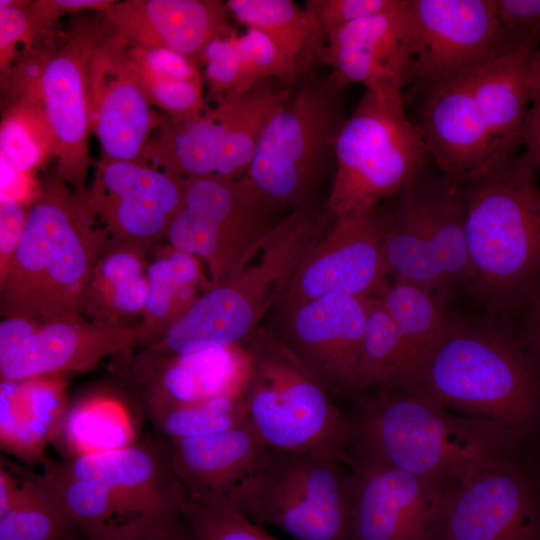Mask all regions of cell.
Returning <instances> with one entry per match:
<instances>
[{
  "label": "cell",
  "mask_w": 540,
  "mask_h": 540,
  "mask_svg": "<svg viewBox=\"0 0 540 540\" xmlns=\"http://www.w3.org/2000/svg\"><path fill=\"white\" fill-rule=\"evenodd\" d=\"M329 74L340 89L358 83L387 101L403 104L415 59L407 0L356 21L326 38Z\"/></svg>",
  "instance_id": "cell-21"
},
{
  "label": "cell",
  "mask_w": 540,
  "mask_h": 540,
  "mask_svg": "<svg viewBox=\"0 0 540 540\" xmlns=\"http://www.w3.org/2000/svg\"><path fill=\"white\" fill-rule=\"evenodd\" d=\"M88 119L101 158L141 161L161 124L128 56L126 40L113 32L99 40L88 69Z\"/></svg>",
  "instance_id": "cell-20"
},
{
  "label": "cell",
  "mask_w": 540,
  "mask_h": 540,
  "mask_svg": "<svg viewBox=\"0 0 540 540\" xmlns=\"http://www.w3.org/2000/svg\"><path fill=\"white\" fill-rule=\"evenodd\" d=\"M182 516L193 540H278L245 516L226 494L189 497Z\"/></svg>",
  "instance_id": "cell-39"
},
{
  "label": "cell",
  "mask_w": 540,
  "mask_h": 540,
  "mask_svg": "<svg viewBox=\"0 0 540 540\" xmlns=\"http://www.w3.org/2000/svg\"><path fill=\"white\" fill-rule=\"evenodd\" d=\"M369 300L370 296L329 295L278 314L275 333L332 396L352 392Z\"/></svg>",
  "instance_id": "cell-22"
},
{
  "label": "cell",
  "mask_w": 540,
  "mask_h": 540,
  "mask_svg": "<svg viewBox=\"0 0 540 540\" xmlns=\"http://www.w3.org/2000/svg\"><path fill=\"white\" fill-rule=\"evenodd\" d=\"M291 91L292 87L268 80L214 101L219 136L215 175L229 179L244 175L267 123Z\"/></svg>",
  "instance_id": "cell-28"
},
{
  "label": "cell",
  "mask_w": 540,
  "mask_h": 540,
  "mask_svg": "<svg viewBox=\"0 0 540 540\" xmlns=\"http://www.w3.org/2000/svg\"><path fill=\"white\" fill-rule=\"evenodd\" d=\"M27 203L1 194L0 200V274H2L24 231Z\"/></svg>",
  "instance_id": "cell-48"
},
{
  "label": "cell",
  "mask_w": 540,
  "mask_h": 540,
  "mask_svg": "<svg viewBox=\"0 0 540 540\" xmlns=\"http://www.w3.org/2000/svg\"><path fill=\"white\" fill-rule=\"evenodd\" d=\"M401 388L500 424L521 438L540 421V361L489 324L451 319Z\"/></svg>",
  "instance_id": "cell-3"
},
{
  "label": "cell",
  "mask_w": 540,
  "mask_h": 540,
  "mask_svg": "<svg viewBox=\"0 0 540 540\" xmlns=\"http://www.w3.org/2000/svg\"><path fill=\"white\" fill-rule=\"evenodd\" d=\"M226 5L233 19L269 36L306 74L327 65L325 36L305 6L291 0H228Z\"/></svg>",
  "instance_id": "cell-30"
},
{
  "label": "cell",
  "mask_w": 540,
  "mask_h": 540,
  "mask_svg": "<svg viewBox=\"0 0 540 540\" xmlns=\"http://www.w3.org/2000/svg\"><path fill=\"white\" fill-rule=\"evenodd\" d=\"M522 153L529 165L540 173V100L530 98L529 108L521 130Z\"/></svg>",
  "instance_id": "cell-49"
},
{
  "label": "cell",
  "mask_w": 540,
  "mask_h": 540,
  "mask_svg": "<svg viewBox=\"0 0 540 540\" xmlns=\"http://www.w3.org/2000/svg\"><path fill=\"white\" fill-rule=\"evenodd\" d=\"M20 1H0V62L1 70H7L14 49L20 42L26 43L43 25L33 17L28 4Z\"/></svg>",
  "instance_id": "cell-45"
},
{
  "label": "cell",
  "mask_w": 540,
  "mask_h": 540,
  "mask_svg": "<svg viewBox=\"0 0 540 540\" xmlns=\"http://www.w3.org/2000/svg\"><path fill=\"white\" fill-rule=\"evenodd\" d=\"M235 42L242 63L244 92L268 80L294 87L309 76L258 29L246 28L242 34L236 35Z\"/></svg>",
  "instance_id": "cell-40"
},
{
  "label": "cell",
  "mask_w": 540,
  "mask_h": 540,
  "mask_svg": "<svg viewBox=\"0 0 540 540\" xmlns=\"http://www.w3.org/2000/svg\"><path fill=\"white\" fill-rule=\"evenodd\" d=\"M201 261L195 256L167 246L147 265L148 295L136 327L137 347L160 338L199 297L203 277Z\"/></svg>",
  "instance_id": "cell-29"
},
{
  "label": "cell",
  "mask_w": 540,
  "mask_h": 540,
  "mask_svg": "<svg viewBox=\"0 0 540 540\" xmlns=\"http://www.w3.org/2000/svg\"><path fill=\"white\" fill-rule=\"evenodd\" d=\"M408 372L398 329L377 294L370 296L363 350L351 394L400 387Z\"/></svg>",
  "instance_id": "cell-35"
},
{
  "label": "cell",
  "mask_w": 540,
  "mask_h": 540,
  "mask_svg": "<svg viewBox=\"0 0 540 540\" xmlns=\"http://www.w3.org/2000/svg\"><path fill=\"white\" fill-rule=\"evenodd\" d=\"M384 211L375 208L390 276L448 296L408 185Z\"/></svg>",
  "instance_id": "cell-31"
},
{
  "label": "cell",
  "mask_w": 540,
  "mask_h": 540,
  "mask_svg": "<svg viewBox=\"0 0 540 540\" xmlns=\"http://www.w3.org/2000/svg\"><path fill=\"white\" fill-rule=\"evenodd\" d=\"M334 220L324 204L316 201L291 210L252 260L203 291L160 338L139 349L150 355L170 356L245 345Z\"/></svg>",
  "instance_id": "cell-5"
},
{
  "label": "cell",
  "mask_w": 540,
  "mask_h": 540,
  "mask_svg": "<svg viewBox=\"0 0 540 540\" xmlns=\"http://www.w3.org/2000/svg\"><path fill=\"white\" fill-rule=\"evenodd\" d=\"M145 255L111 240L94 267L81 314L99 325L136 329L148 295Z\"/></svg>",
  "instance_id": "cell-27"
},
{
  "label": "cell",
  "mask_w": 540,
  "mask_h": 540,
  "mask_svg": "<svg viewBox=\"0 0 540 540\" xmlns=\"http://www.w3.org/2000/svg\"><path fill=\"white\" fill-rule=\"evenodd\" d=\"M126 47L129 58L141 73L158 78L203 81L199 67L173 50L144 47L127 40Z\"/></svg>",
  "instance_id": "cell-43"
},
{
  "label": "cell",
  "mask_w": 540,
  "mask_h": 540,
  "mask_svg": "<svg viewBox=\"0 0 540 540\" xmlns=\"http://www.w3.org/2000/svg\"><path fill=\"white\" fill-rule=\"evenodd\" d=\"M66 375L1 380V445L25 459L42 457L67 411Z\"/></svg>",
  "instance_id": "cell-26"
},
{
  "label": "cell",
  "mask_w": 540,
  "mask_h": 540,
  "mask_svg": "<svg viewBox=\"0 0 540 540\" xmlns=\"http://www.w3.org/2000/svg\"><path fill=\"white\" fill-rule=\"evenodd\" d=\"M495 13L511 42L540 35V0H495Z\"/></svg>",
  "instance_id": "cell-46"
},
{
  "label": "cell",
  "mask_w": 540,
  "mask_h": 540,
  "mask_svg": "<svg viewBox=\"0 0 540 540\" xmlns=\"http://www.w3.org/2000/svg\"><path fill=\"white\" fill-rule=\"evenodd\" d=\"M341 92L330 74L308 76L267 123L244 176L279 206L293 210L314 201L346 118Z\"/></svg>",
  "instance_id": "cell-9"
},
{
  "label": "cell",
  "mask_w": 540,
  "mask_h": 540,
  "mask_svg": "<svg viewBox=\"0 0 540 540\" xmlns=\"http://www.w3.org/2000/svg\"><path fill=\"white\" fill-rule=\"evenodd\" d=\"M137 347L135 328L110 327L81 314L30 320L3 317L0 323L1 380L67 375L94 367Z\"/></svg>",
  "instance_id": "cell-13"
},
{
  "label": "cell",
  "mask_w": 540,
  "mask_h": 540,
  "mask_svg": "<svg viewBox=\"0 0 540 540\" xmlns=\"http://www.w3.org/2000/svg\"><path fill=\"white\" fill-rule=\"evenodd\" d=\"M134 431L124 399L98 393L67 408L53 439L72 458L132 444L137 441Z\"/></svg>",
  "instance_id": "cell-32"
},
{
  "label": "cell",
  "mask_w": 540,
  "mask_h": 540,
  "mask_svg": "<svg viewBox=\"0 0 540 540\" xmlns=\"http://www.w3.org/2000/svg\"><path fill=\"white\" fill-rule=\"evenodd\" d=\"M284 209L244 175L186 178L182 207L166 241L205 264L210 286L244 267L283 219Z\"/></svg>",
  "instance_id": "cell-10"
},
{
  "label": "cell",
  "mask_w": 540,
  "mask_h": 540,
  "mask_svg": "<svg viewBox=\"0 0 540 540\" xmlns=\"http://www.w3.org/2000/svg\"><path fill=\"white\" fill-rule=\"evenodd\" d=\"M350 540H433L452 482L351 458Z\"/></svg>",
  "instance_id": "cell-16"
},
{
  "label": "cell",
  "mask_w": 540,
  "mask_h": 540,
  "mask_svg": "<svg viewBox=\"0 0 540 540\" xmlns=\"http://www.w3.org/2000/svg\"><path fill=\"white\" fill-rule=\"evenodd\" d=\"M388 276L375 209L338 218L298 265L274 309L283 313L329 295L369 297Z\"/></svg>",
  "instance_id": "cell-14"
},
{
  "label": "cell",
  "mask_w": 540,
  "mask_h": 540,
  "mask_svg": "<svg viewBox=\"0 0 540 540\" xmlns=\"http://www.w3.org/2000/svg\"><path fill=\"white\" fill-rule=\"evenodd\" d=\"M145 416L166 440L202 437L248 421L242 393L180 404Z\"/></svg>",
  "instance_id": "cell-38"
},
{
  "label": "cell",
  "mask_w": 540,
  "mask_h": 540,
  "mask_svg": "<svg viewBox=\"0 0 540 540\" xmlns=\"http://www.w3.org/2000/svg\"><path fill=\"white\" fill-rule=\"evenodd\" d=\"M136 72L150 103L165 111L168 117H185L207 106L203 81L158 78L137 69Z\"/></svg>",
  "instance_id": "cell-42"
},
{
  "label": "cell",
  "mask_w": 540,
  "mask_h": 540,
  "mask_svg": "<svg viewBox=\"0 0 540 540\" xmlns=\"http://www.w3.org/2000/svg\"><path fill=\"white\" fill-rule=\"evenodd\" d=\"M103 33L96 28L76 31L64 44L44 56L36 81L23 96L37 99L55 140V173L70 187L85 192L90 165L88 135V69Z\"/></svg>",
  "instance_id": "cell-18"
},
{
  "label": "cell",
  "mask_w": 540,
  "mask_h": 540,
  "mask_svg": "<svg viewBox=\"0 0 540 540\" xmlns=\"http://www.w3.org/2000/svg\"><path fill=\"white\" fill-rule=\"evenodd\" d=\"M245 345L250 367L243 400L248 420L266 447L350 462V417L320 380L275 332L259 328Z\"/></svg>",
  "instance_id": "cell-6"
},
{
  "label": "cell",
  "mask_w": 540,
  "mask_h": 540,
  "mask_svg": "<svg viewBox=\"0 0 540 540\" xmlns=\"http://www.w3.org/2000/svg\"><path fill=\"white\" fill-rule=\"evenodd\" d=\"M471 280L487 310L527 309L540 293V184L523 154L460 184Z\"/></svg>",
  "instance_id": "cell-4"
},
{
  "label": "cell",
  "mask_w": 540,
  "mask_h": 540,
  "mask_svg": "<svg viewBox=\"0 0 540 540\" xmlns=\"http://www.w3.org/2000/svg\"><path fill=\"white\" fill-rule=\"evenodd\" d=\"M527 309L529 310L527 321L528 343L540 361V293Z\"/></svg>",
  "instance_id": "cell-50"
},
{
  "label": "cell",
  "mask_w": 540,
  "mask_h": 540,
  "mask_svg": "<svg viewBox=\"0 0 540 540\" xmlns=\"http://www.w3.org/2000/svg\"><path fill=\"white\" fill-rule=\"evenodd\" d=\"M76 533L35 474L21 476L16 499L0 515V540H76Z\"/></svg>",
  "instance_id": "cell-36"
},
{
  "label": "cell",
  "mask_w": 540,
  "mask_h": 540,
  "mask_svg": "<svg viewBox=\"0 0 540 540\" xmlns=\"http://www.w3.org/2000/svg\"><path fill=\"white\" fill-rule=\"evenodd\" d=\"M429 166L410 184L415 205L447 288L466 290L471 268L462 188L440 171H430Z\"/></svg>",
  "instance_id": "cell-25"
},
{
  "label": "cell",
  "mask_w": 540,
  "mask_h": 540,
  "mask_svg": "<svg viewBox=\"0 0 540 540\" xmlns=\"http://www.w3.org/2000/svg\"><path fill=\"white\" fill-rule=\"evenodd\" d=\"M407 9L415 48L408 95L474 71L514 43L495 0H407Z\"/></svg>",
  "instance_id": "cell-11"
},
{
  "label": "cell",
  "mask_w": 540,
  "mask_h": 540,
  "mask_svg": "<svg viewBox=\"0 0 540 540\" xmlns=\"http://www.w3.org/2000/svg\"><path fill=\"white\" fill-rule=\"evenodd\" d=\"M53 463L70 475L103 485L117 506L118 524L182 517L188 495L173 469L165 439H144Z\"/></svg>",
  "instance_id": "cell-19"
},
{
  "label": "cell",
  "mask_w": 540,
  "mask_h": 540,
  "mask_svg": "<svg viewBox=\"0 0 540 540\" xmlns=\"http://www.w3.org/2000/svg\"><path fill=\"white\" fill-rule=\"evenodd\" d=\"M334 159L324 202L334 219L372 212L432 164L405 105L367 90L339 130Z\"/></svg>",
  "instance_id": "cell-7"
},
{
  "label": "cell",
  "mask_w": 540,
  "mask_h": 540,
  "mask_svg": "<svg viewBox=\"0 0 540 540\" xmlns=\"http://www.w3.org/2000/svg\"><path fill=\"white\" fill-rule=\"evenodd\" d=\"M105 13L114 32L130 43L173 50L198 67L211 41L237 34L226 2L216 0H127Z\"/></svg>",
  "instance_id": "cell-23"
},
{
  "label": "cell",
  "mask_w": 540,
  "mask_h": 540,
  "mask_svg": "<svg viewBox=\"0 0 540 540\" xmlns=\"http://www.w3.org/2000/svg\"><path fill=\"white\" fill-rule=\"evenodd\" d=\"M118 375L145 415L180 404L242 393L250 367L246 345L155 356L141 350L117 356Z\"/></svg>",
  "instance_id": "cell-17"
},
{
  "label": "cell",
  "mask_w": 540,
  "mask_h": 540,
  "mask_svg": "<svg viewBox=\"0 0 540 540\" xmlns=\"http://www.w3.org/2000/svg\"><path fill=\"white\" fill-rule=\"evenodd\" d=\"M104 540H193L183 516L168 520L133 519L112 527Z\"/></svg>",
  "instance_id": "cell-47"
},
{
  "label": "cell",
  "mask_w": 540,
  "mask_h": 540,
  "mask_svg": "<svg viewBox=\"0 0 540 540\" xmlns=\"http://www.w3.org/2000/svg\"><path fill=\"white\" fill-rule=\"evenodd\" d=\"M186 178L142 161L97 162L88 200L109 238L146 253L166 240L180 211Z\"/></svg>",
  "instance_id": "cell-15"
},
{
  "label": "cell",
  "mask_w": 540,
  "mask_h": 540,
  "mask_svg": "<svg viewBox=\"0 0 540 540\" xmlns=\"http://www.w3.org/2000/svg\"><path fill=\"white\" fill-rule=\"evenodd\" d=\"M44 469L35 474L65 516L85 540H104L118 524V510L110 492L101 484L75 477L44 460Z\"/></svg>",
  "instance_id": "cell-34"
},
{
  "label": "cell",
  "mask_w": 540,
  "mask_h": 540,
  "mask_svg": "<svg viewBox=\"0 0 540 540\" xmlns=\"http://www.w3.org/2000/svg\"><path fill=\"white\" fill-rule=\"evenodd\" d=\"M1 160L29 175L49 156L55 140L38 100L20 98L4 114L0 128Z\"/></svg>",
  "instance_id": "cell-37"
},
{
  "label": "cell",
  "mask_w": 540,
  "mask_h": 540,
  "mask_svg": "<svg viewBox=\"0 0 540 540\" xmlns=\"http://www.w3.org/2000/svg\"><path fill=\"white\" fill-rule=\"evenodd\" d=\"M110 242L88 191L74 190L54 172L36 186L20 241L0 274L2 316L41 321L81 314L94 267Z\"/></svg>",
  "instance_id": "cell-1"
},
{
  "label": "cell",
  "mask_w": 540,
  "mask_h": 540,
  "mask_svg": "<svg viewBox=\"0 0 540 540\" xmlns=\"http://www.w3.org/2000/svg\"><path fill=\"white\" fill-rule=\"evenodd\" d=\"M399 0H307L305 8L319 23L325 39L345 25L387 11Z\"/></svg>",
  "instance_id": "cell-44"
},
{
  "label": "cell",
  "mask_w": 540,
  "mask_h": 540,
  "mask_svg": "<svg viewBox=\"0 0 540 540\" xmlns=\"http://www.w3.org/2000/svg\"><path fill=\"white\" fill-rule=\"evenodd\" d=\"M509 457L451 483L433 540H540V488Z\"/></svg>",
  "instance_id": "cell-12"
},
{
  "label": "cell",
  "mask_w": 540,
  "mask_h": 540,
  "mask_svg": "<svg viewBox=\"0 0 540 540\" xmlns=\"http://www.w3.org/2000/svg\"><path fill=\"white\" fill-rule=\"evenodd\" d=\"M166 441L188 498L229 493L267 449L249 420L218 433Z\"/></svg>",
  "instance_id": "cell-24"
},
{
  "label": "cell",
  "mask_w": 540,
  "mask_h": 540,
  "mask_svg": "<svg viewBox=\"0 0 540 540\" xmlns=\"http://www.w3.org/2000/svg\"><path fill=\"white\" fill-rule=\"evenodd\" d=\"M376 294L395 323L404 345L408 365L404 385L448 325L447 296L400 280L386 281Z\"/></svg>",
  "instance_id": "cell-33"
},
{
  "label": "cell",
  "mask_w": 540,
  "mask_h": 540,
  "mask_svg": "<svg viewBox=\"0 0 540 540\" xmlns=\"http://www.w3.org/2000/svg\"><path fill=\"white\" fill-rule=\"evenodd\" d=\"M348 464L322 453L267 448L226 495L256 524L295 540H350Z\"/></svg>",
  "instance_id": "cell-8"
},
{
  "label": "cell",
  "mask_w": 540,
  "mask_h": 540,
  "mask_svg": "<svg viewBox=\"0 0 540 540\" xmlns=\"http://www.w3.org/2000/svg\"><path fill=\"white\" fill-rule=\"evenodd\" d=\"M351 458L384 464L432 480L454 482L508 457L518 440L500 424L457 416L407 388H380L358 395Z\"/></svg>",
  "instance_id": "cell-2"
},
{
  "label": "cell",
  "mask_w": 540,
  "mask_h": 540,
  "mask_svg": "<svg viewBox=\"0 0 540 540\" xmlns=\"http://www.w3.org/2000/svg\"><path fill=\"white\" fill-rule=\"evenodd\" d=\"M236 35L214 39L202 55L200 66L204 68V81L213 101L244 92L243 69L235 42Z\"/></svg>",
  "instance_id": "cell-41"
}]
</instances>
